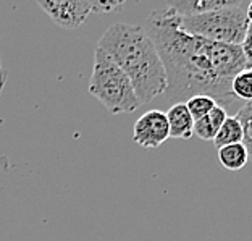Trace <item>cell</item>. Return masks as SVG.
I'll list each match as a JSON object with an SVG mask.
<instances>
[{"mask_svg":"<svg viewBox=\"0 0 252 241\" xmlns=\"http://www.w3.org/2000/svg\"><path fill=\"white\" fill-rule=\"evenodd\" d=\"M167 71L165 101L171 105L192 96H209L223 108L238 99L233 78L248 68L241 45L221 44L192 36L181 30L180 16L171 7L152 11L144 25Z\"/></svg>","mask_w":252,"mask_h":241,"instance_id":"6da1fadb","label":"cell"},{"mask_svg":"<svg viewBox=\"0 0 252 241\" xmlns=\"http://www.w3.org/2000/svg\"><path fill=\"white\" fill-rule=\"evenodd\" d=\"M7 79H8V73L5 70L3 63H2V57H0V96L3 93V88L5 84H7Z\"/></svg>","mask_w":252,"mask_h":241,"instance_id":"2e32d148","label":"cell"},{"mask_svg":"<svg viewBox=\"0 0 252 241\" xmlns=\"http://www.w3.org/2000/svg\"><path fill=\"white\" fill-rule=\"evenodd\" d=\"M236 117L241 120L244 128V146L249 152V159L252 160V102H246L236 113Z\"/></svg>","mask_w":252,"mask_h":241,"instance_id":"5bb4252c","label":"cell"},{"mask_svg":"<svg viewBox=\"0 0 252 241\" xmlns=\"http://www.w3.org/2000/svg\"><path fill=\"white\" fill-rule=\"evenodd\" d=\"M241 49H243V52H244L246 62H248V68H252V23L249 25L248 34H246L244 41L241 44Z\"/></svg>","mask_w":252,"mask_h":241,"instance_id":"9a60e30c","label":"cell"},{"mask_svg":"<svg viewBox=\"0 0 252 241\" xmlns=\"http://www.w3.org/2000/svg\"><path fill=\"white\" fill-rule=\"evenodd\" d=\"M217 156H219V160L223 167L231 172L244 169L249 160V152L246 149L244 142H238V144H230L217 149Z\"/></svg>","mask_w":252,"mask_h":241,"instance_id":"30bf717a","label":"cell"},{"mask_svg":"<svg viewBox=\"0 0 252 241\" xmlns=\"http://www.w3.org/2000/svg\"><path fill=\"white\" fill-rule=\"evenodd\" d=\"M97 47L131 79L142 105L167 93V71L144 26L117 23L102 34Z\"/></svg>","mask_w":252,"mask_h":241,"instance_id":"7a4b0ae2","label":"cell"},{"mask_svg":"<svg viewBox=\"0 0 252 241\" xmlns=\"http://www.w3.org/2000/svg\"><path fill=\"white\" fill-rule=\"evenodd\" d=\"M170 138L176 139H189L194 136V118L188 110L186 102H178L173 104L167 112Z\"/></svg>","mask_w":252,"mask_h":241,"instance_id":"52a82bcc","label":"cell"},{"mask_svg":"<svg viewBox=\"0 0 252 241\" xmlns=\"http://www.w3.org/2000/svg\"><path fill=\"white\" fill-rule=\"evenodd\" d=\"M248 18H249V23H252V2L248 5Z\"/></svg>","mask_w":252,"mask_h":241,"instance_id":"e0dca14e","label":"cell"},{"mask_svg":"<svg viewBox=\"0 0 252 241\" xmlns=\"http://www.w3.org/2000/svg\"><path fill=\"white\" fill-rule=\"evenodd\" d=\"M231 91L236 99L252 102V68H246L233 78Z\"/></svg>","mask_w":252,"mask_h":241,"instance_id":"7c38bea8","label":"cell"},{"mask_svg":"<svg viewBox=\"0 0 252 241\" xmlns=\"http://www.w3.org/2000/svg\"><path fill=\"white\" fill-rule=\"evenodd\" d=\"M170 138L167 113L160 110H149L136 120L133 128V139L136 144L146 149L160 147Z\"/></svg>","mask_w":252,"mask_h":241,"instance_id":"8992f818","label":"cell"},{"mask_svg":"<svg viewBox=\"0 0 252 241\" xmlns=\"http://www.w3.org/2000/svg\"><path fill=\"white\" fill-rule=\"evenodd\" d=\"M226 118H228L226 108L217 105L209 115L194 122V136H197L202 141H214Z\"/></svg>","mask_w":252,"mask_h":241,"instance_id":"ba28073f","label":"cell"},{"mask_svg":"<svg viewBox=\"0 0 252 241\" xmlns=\"http://www.w3.org/2000/svg\"><path fill=\"white\" fill-rule=\"evenodd\" d=\"M238 142H244V128L243 123L236 115H228L225 123L221 125L220 131L217 133L214 139V146L220 149L223 146L238 144Z\"/></svg>","mask_w":252,"mask_h":241,"instance_id":"8fae6325","label":"cell"},{"mask_svg":"<svg viewBox=\"0 0 252 241\" xmlns=\"http://www.w3.org/2000/svg\"><path fill=\"white\" fill-rule=\"evenodd\" d=\"M188 110L191 113V117L194 118V122H197L202 117L209 115V113L214 110V108L219 105L215 102V99H212L209 96H192L191 99L186 101Z\"/></svg>","mask_w":252,"mask_h":241,"instance_id":"4fadbf2b","label":"cell"},{"mask_svg":"<svg viewBox=\"0 0 252 241\" xmlns=\"http://www.w3.org/2000/svg\"><path fill=\"white\" fill-rule=\"evenodd\" d=\"M248 5L244 0H234L230 7L209 11V13L180 16L183 31L207 41L241 45L249 30Z\"/></svg>","mask_w":252,"mask_h":241,"instance_id":"277c9868","label":"cell"},{"mask_svg":"<svg viewBox=\"0 0 252 241\" xmlns=\"http://www.w3.org/2000/svg\"><path fill=\"white\" fill-rule=\"evenodd\" d=\"M234 0H191V2H170L168 7L175 10L178 16H194L209 13V11L230 7Z\"/></svg>","mask_w":252,"mask_h":241,"instance_id":"9c48e42d","label":"cell"},{"mask_svg":"<svg viewBox=\"0 0 252 241\" xmlns=\"http://www.w3.org/2000/svg\"><path fill=\"white\" fill-rule=\"evenodd\" d=\"M88 91L112 115L131 113L142 105L131 79L99 47L94 52V68Z\"/></svg>","mask_w":252,"mask_h":241,"instance_id":"3957f363","label":"cell"},{"mask_svg":"<svg viewBox=\"0 0 252 241\" xmlns=\"http://www.w3.org/2000/svg\"><path fill=\"white\" fill-rule=\"evenodd\" d=\"M37 5L49 15V18L55 25L65 30L79 28L91 13L97 11V2H71V0H62V2L45 0L44 2V0H39Z\"/></svg>","mask_w":252,"mask_h":241,"instance_id":"5b68a950","label":"cell"}]
</instances>
